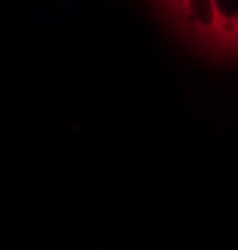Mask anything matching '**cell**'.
I'll return each mask as SVG.
<instances>
[{
	"instance_id": "6da1fadb",
	"label": "cell",
	"mask_w": 238,
	"mask_h": 250,
	"mask_svg": "<svg viewBox=\"0 0 238 250\" xmlns=\"http://www.w3.org/2000/svg\"><path fill=\"white\" fill-rule=\"evenodd\" d=\"M159 20L189 50L214 62H238V0H149Z\"/></svg>"
}]
</instances>
